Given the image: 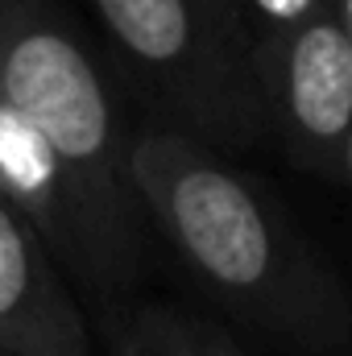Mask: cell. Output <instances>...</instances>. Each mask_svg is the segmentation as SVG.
Wrapping results in <instances>:
<instances>
[{
	"instance_id": "obj_1",
	"label": "cell",
	"mask_w": 352,
	"mask_h": 356,
	"mask_svg": "<svg viewBox=\"0 0 352 356\" xmlns=\"http://www.w3.org/2000/svg\"><path fill=\"white\" fill-rule=\"evenodd\" d=\"M129 166L158 241L224 315L290 356H352V290L262 178L154 120Z\"/></svg>"
},
{
	"instance_id": "obj_2",
	"label": "cell",
	"mask_w": 352,
	"mask_h": 356,
	"mask_svg": "<svg viewBox=\"0 0 352 356\" xmlns=\"http://www.w3.org/2000/svg\"><path fill=\"white\" fill-rule=\"evenodd\" d=\"M0 99L58 191L54 261L95 302L129 294L158 241L129 166L133 129L58 0H0Z\"/></svg>"
},
{
	"instance_id": "obj_3",
	"label": "cell",
	"mask_w": 352,
	"mask_h": 356,
	"mask_svg": "<svg viewBox=\"0 0 352 356\" xmlns=\"http://www.w3.org/2000/svg\"><path fill=\"white\" fill-rule=\"evenodd\" d=\"M88 8L154 124L232 158L265 137L249 54L199 0H88Z\"/></svg>"
},
{
	"instance_id": "obj_4",
	"label": "cell",
	"mask_w": 352,
	"mask_h": 356,
	"mask_svg": "<svg viewBox=\"0 0 352 356\" xmlns=\"http://www.w3.org/2000/svg\"><path fill=\"white\" fill-rule=\"evenodd\" d=\"M265 137L282 154L323 182H344L352 137V33L336 4L273 38L253 54Z\"/></svg>"
},
{
	"instance_id": "obj_5",
	"label": "cell",
	"mask_w": 352,
	"mask_h": 356,
	"mask_svg": "<svg viewBox=\"0 0 352 356\" xmlns=\"http://www.w3.org/2000/svg\"><path fill=\"white\" fill-rule=\"evenodd\" d=\"M0 356H99L91 319L38 228L0 195Z\"/></svg>"
},
{
	"instance_id": "obj_6",
	"label": "cell",
	"mask_w": 352,
	"mask_h": 356,
	"mask_svg": "<svg viewBox=\"0 0 352 356\" xmlns=\"http://www.w3.org/2000/svg\"><path fill=\"white\" fill-rule=\"evenodd\" d=\"M91 336L104 356H249L216 323L170 302L129 294L95 302Z\"/></svg>"
},
{
	"instance_id": "obj_7",
	"label": "cell",
	"mask_w": 352,
	"mask_h": 356,
	"mask_svg": "<svg viewBox=\"0 0 352 356\" xmlns=\"http://www.w3.org/2000/svg\"><path fill=\"white\" fill-rule=\"evenodd\" d=\"M328 0H224L228 8V25L241 38L249 63L253 54L265 50L273 38H282L286 29H294L298 21H307L311 13H319Z\"/></svg>"
},
{
	"instance_id": "obj_8",
	"label": "cell",
	"mask_w": 352,
	"mask_h": 356,
	"mask_svg": "<svg viewBox=\"0 0 352 356\" xmlns=\"http://www.w3.org/2000/svg\"><path fill=\"white\" fill-rule=\"evenodd\" d=\"M199 4H203V8H207V13H211V17H216V21H220L224 29H228V33H232V25H228V8H224V0H199ZM237 42H241V38H237Z\"/></svg>"
},
{
	"instance_id": "obj_9",
	"label": "cell",
	"mask_w": 352,
	"mask_h": 356,
	"mask_svg": "<svg viewBox=\"0 0 352 356\" xmlns=\"http://www.w3.org/2000/svg\"><path fill=\"white\" fill-rule=\"evenodd\" d=\"M336 4V13H340V21H344V29L352 33V0H332Z\"/></svg>"
},
{
	"instance_id": "obj_10",
	"label": "cell",
	"mask_w": 352,
	"mask_h": 356,
	"mask_svg": "<svg viewBox=\"0 0 352 356\" xmlns=\"http://www.w3.org/2000/svg\"><path fill=\"white\" fill-rule=\"evenodd\" d=\"M344 186L352 191V137H349V154H344Z\"/></svg>"
}]
</instances>
